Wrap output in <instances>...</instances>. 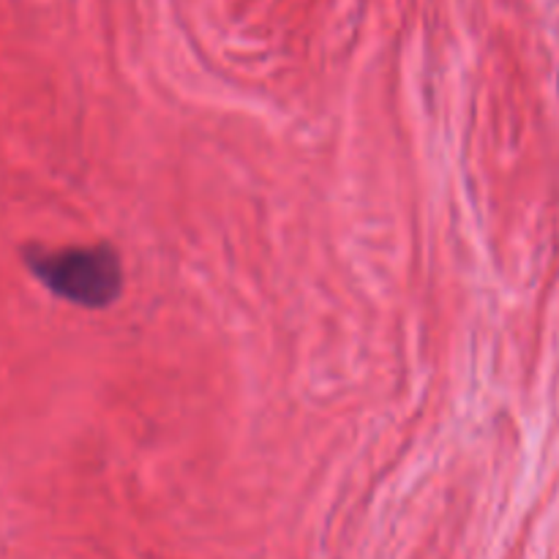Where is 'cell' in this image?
Returning a JSON list of instances; mask_svg holds the SVG:
<instances>
[{"instance_id": "1", "label": "cell", "mask_w": 559, "mask_h": 559, "mask_svg": "<svg viewBox=\"0 0 559 559\" xmlns=\"http://www.w3.org/2000/svg\"><path fill=\"white\" fill-rule=\"evenodd\" d=\"M27 265L44 287L85 309H104L123 289V267L118 254L104 243L36 251L27 257Z\"/></svg>"}]
</instances>
